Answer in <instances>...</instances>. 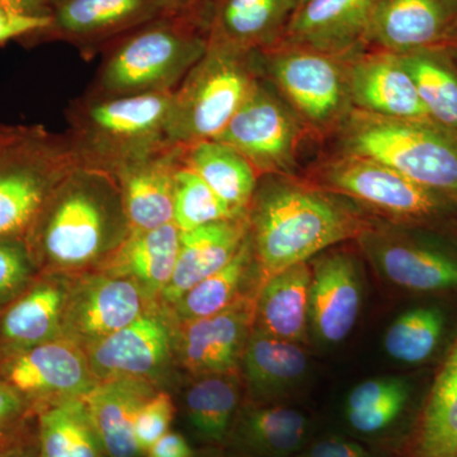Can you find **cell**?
Segmentation results:
<instances>
[{"label": "cell", "mask_w": 457, "mask_h": 457, "mask_svg": "<svg viewBox=\"0 0 457 457\" xmlns=\"http://www.w3.org/2000/svg\"><path fill=\"white\" fill-rule=\"evenodd\" d=\"M248 218L261 282L357 239L372 222L348 198L281 174L258 180Z\"/></svg>", "instance_id": "obj_1"}, {"label": "cell", "mask_w": 457, "mask_h": 457, "mask_svg": "<svg viewBox=\"0 0 457 457\" xmlns=\"http://www.w3.org/2000/svg\"><path fill=\"white\" fill-rule=\"evenodd\" d=\"M121 197L112 174L80 162L47 201L26 243L60 269L83 267L112 245L116 203Z\"/></svg>", "instance_id": "obj_2"}, {"label": "cell", "mask_w": 457, "mask_h": 457, "mask_svg": "<svg viewBox=\"0 0 457 457\" xmlns=\"http://www.w3.org/2000/svg\"><path fill=\"white\" fill-rule=\"evenodd\" d=\"M99 97L173 93L209 47L194 7L170 11L112 42Z\"/></svg>", "instance_id": "obj_3"}, {"label": "cell", "mask_w": 457, "mask_h": 457, "mask_svg": "<svg viewBox=\"0 0 457 457\" xmlns=\"http://www.w3.org/2000/svg\"><path fill=\"white\" fill-rule=\"evenodd\" d=\"M342 154L387 165L457 204V132L431 120L352 110L338 128Z\"/></svg>", "instance_id": "obj_4"}, {"label": "cell", "mask_w": 457, "mask_h": 457, "mask_svg": "<svg viewBox=\"0 0 457 457\" xmlns=\"http://www.w3.org/2000/svg\"><path fill=\"white\" fill-rule=\"evenodd\" d=\"M258 66V51L209 40L206 53L173 92L168 141L186 147L215 140L260 77Z\"/></svg>", "instance_id": "obj_5"}, {"label": "cell", "mask_w": 457, "mask_h": 457, "mask_svg": "<svg viewBox=\"0 0 457 457\" xmlns=\"http://www.w3.org/2000/svg\"><path fill=\"white\" fill-rule=\"evenodd\" d=\"M171 104L173 93L99 97L78 113L71 144L82 163L110 171L170 144Z\"/></svg>", "instance_id": "obj_6"}, {"label": "cell", "mask_w": 457, "mask_h": 457, "mask_svg": "<svg viewBox=\"0 0 457 457\" xmlns=\"http://www.w3.org/2000/svg\"><path fill=\"white\" fill-rule=\"evenodd\" d=\"M79 163L71 141L26 126L0 152V237L26 240L55 189Z\"/></svg>", "instance_id": "obj_7"}, {"label": "cell", "mask_w": 457, "mask_h": 457, "mask_svg": "<svg viewBox=\"0 0 457 457\" xmlns=\"http://www.w3.org/2000/svg\"><path fill=\"white\" fill-rule=\"evenodd\" d=\"M319 186L384 216L393 224L436 228L457 216V204L393 168L339 154L319 171Z\"/></svg>", "instance_id": "obj_8"}, {"label": "cell", "mask_w": 457, "mask_h": 457, "mask_svg": "<svg viewBox=\"0 0 457 457\" xmlns=\"http://www.w3.org/2000/svg\"><path fill=\"white\" fill-rule=\"evenodd\" d=\"M269 80L314 131L339 128L352 111L345 57L278 44L258 51Z\"/></svg>", "instance_id": "obj_9"}, {"label": "cell", "mask_w": 457, "mask_h": 457, "mask_svg": "<svg viewBox=\"0 0 457 457\" xmlns=\"http://www.w3.org/2000/svg\"><path fill=\"white\" fill-rule=\"evenodd\" d=\"M305 128L275 86L258 77L215 140L234 147L263 176H293Z\"/></svg>", "instance_id": "obj_10"}, {"label": "cell", "mask_w": 457, "mask_h": 457, "mask_svg": "<svg viewBox=\"0 0 457 457\" xmlns=\"http://www.w3.org/2000/svg\"><path fill=\"white\" fill-rule=\"evenodd\" d=\"M427 228L371 222L357 237L372 266L390 284L417 293L457 288V253Z\"/></svg>", "instance_id": "obj_11"}, {"label": "cell", "mask_w": 457, "mask_h": 457, "mask_svg": "<svg viewBox=\"0 0 457 457\" xmlns=\"http://www.w3.org/2000/svg\"><path fill=\"white\" fill-rule=\"evenodd\" d=\"M143 288L130 278L97 275L66 295L62 337L86 348L122 329L150 308Z\"/></svg>", "instance_id": "obj_12"}, {"label": "cell", "mask_w": 457, "mask_h": 457, "mask_svg": "<svg viewBox=\"0 0 457 457\" xmlns=\"http://www.w3.org/2000/svg\"><path fill=\"white\" fill-rule=\"evenodd\" d=\"M176 338L167 315L149 308L129 326L84 351L98 381L122 378L152 381L170 362Z\"/></svg>", "instance_id": "obj_13"}, {"label": "cell", "mask_w": 457, "mask_h": 457, "mask_svg": "<svg viewBox=\"0 0 457 457\" xmlns=\"http://www.w3.org/2000/svg\"><path fill=\"white\" fill-rule=\"evenodd\" d=\"M0 378L25 398H83L98 383L86 351L64 337L9 354Z\"/></svg>", "instance_id": "obj_14"}, {"label": "cell", "mask_w": 457, "mask_h": 457, "mask_svg": "<svg viewBox=\"0 0 457 457\" xmlns=\"http://www.w3.org/2000/svg\"><path fill=\"white\" fill-rule=\"evenodd\" d=\"M352 110L396 120H429L413 79L395 54L361 50L345 57Z\"/></svg>", "instance_id": "obj_15"}, {"label": "cell", "mask_w": 457, "mask_h": 457, "mask_svg": "<svg viewBox=\"0 0 457 457\" xmlns=\"http://www.w3.org/2000/svg\"><path fill=\"white\" fill-rule=\"evenodd\" d=\"M182 154V146L168 144L108 171L119 186L129 230L173 222L174 182Z\"/></svg>", "instance_id": "obj_16"}, {"label": "cell", "mask_w": 457, "mask_h": 457, "mask_svg": "<svg viewBox=\"0 0 457 457\" xmlns=\"http://www.w3.org/2000/svg\"><path fill=\"white\" fill-rule=\"evenodd\" d=\"M170 11L171 0H55L53 26L46 33L90 50Z\"/></svg>", "instance_id": "obj_17"}, {"label": "cell", "mask_w": 457, "mask_h": 457, "mask_svg": "<svg viewBox=\"0 0 457 457\" xmlns=\"http://www.w3.org/2000/svg\"><path fill=\"white\" fill-rule=\"evenodd\" d=\"M457 25V0H375L368 47L404 55L442 47Z\"/></svg>", "instance_id": "obj_18"}, {"label": "cell", "mask_w": 457, "mask_h": 457, "mask_svg": "<svg viewBox=\"0 0 457 457\" xmlns=\"http://www.w3.org/2000/svg\"><path fill=\"white\" fill-rule=\"evenodd\" d=\"M312 270L311 333L321 345H339L351 335L362 306L359 264L348 252L332 251L319 254Z\"/></svg>", "instance_id": "obj_19"}, {"label": "cell", "mask_w": 457, "mask_h": 457, "mask_svg": "<svg viewBox=\"0 0 457 457\" xmlns=\"http://www.w3.org/2000/svg\"><path fill=\"white\" fill-rule=\"evenodd\" d=\"M254 302L245 295L218 314L179 324L176 350L185 368L201 376L234 372L253 328Z\"/></svg>", "instance_id": "obj_20"}, {"label": "cell", "mask_w": 457, "mask_h": 457, "mask_svg": "<svg viewBox=\"0 0 457 457\" xmlns=\"http://www.w3.org/2000/svg\"><path fill=\"white\" fill-rule=\"evenodd\" d=\"M302 0H196L194 9L209 40L246 51L269 50L284 40Z\"/></svg>", "instance_id": "obj_21"}, {"label": "cell", "mask_w": 457, "mask_h": 457, "mask_svg": "<svg viewBox=\"0 0 457 457\" xmlns=\"http://www.w3.org/2000/svg\"><path fill=\"white\" fill-rule=\"evenodd\" d=\"M375 0H302L281 44L335 56L368 49Z\"/></svg>", "instance_id": "obj_22"}, {"label": "cell", "mask_w": 457, "mask_h": 457, "mask_svg": "<svg viewBox=\"0 0 457 457\" xmlns=\"http://www.w3.org/2000/svg\"><path fill=\"white\" fill-rule=\"evenodd\" d=\"M251 234L248 215L180 231L179 251L162 299L173 306L189 288L227 266Z\"/></svg>", "instance_id": "obj_23"}, {"label": "cell", "mask_w": 457, "mask_h": 457, "mask_svg": "<svg viewBox=\"0 0 457 457\" xmlns=\"http://www.w3.org/2000/svg\"><path fill=\"white\" fill-rule=\"evenodd\" d=\"M154 394L152 381L122 378L98 381L83 396L108 456L141 455L135 440V422L140 409Z\"/></svg>", "instance_id": "obj_24"}, {"label": "cell", "mask_w": 457, "mask_h": 457, "mask_svg": "<svg viewBox=\"0 0 457 457\" xmlns=\"http://www.w3.org/2000/svg\"><path fill=\"white\" fill-rule=\"evenodd\" d=\"M312 278V266L305 262L262 281L255 294L252 329L305 345L311 335Z\"/></svg>", "instance_id": "obj_25"}, {"label": "cell", "mask_w": 457, "mask_h": 457, "mask_svg": "<svg viewBox=\"0 0 457 457\" xmlns=\"http://www.w3.org/2000/svg\"><path fill=\"white\" fill-rule=\"evenodd\" d=\"M179 234L174 222L152 230H129L104 262V273L132 279L150 300L162 296L176 267Z\"/></svg>", "instance_id": "obj_26"}, {"label": "cell", "mask_w": 457, "mask_h": 457, "mask_svg": "<svg viewBox=\"0 0 457 457\" xmlns=\"http://www.w3.org/2000/svg\"><path fill=\"white\" fill-rule=\"evenodd\" d=\"M303 345L252 329L240 363L255 399L275 403L303 383L309 371Z\"/></svg>", "instance_id": "obj_27"}, {"label": "cell", "mask_w": 457, "mask_h": 457, "mask_svg": "<svg viewBox=\"0 0 457 457\" xmlns=\"http://www.w3.org/2000/svg\"><path fill=\"white\" fill-rule=\"evenodd\" d=\"M311 428L303 411L262 403L246 409L230 432L237 449L249 457H294L308 444Z\"/></svg>", "instance_id": "obj_28"}, {"label": "cell", "mask_w": 457, "mask_h": 457, "mask_svg": "<svg viewBox=\"0 0 457 457\" xmlns=\"http://www.w3.org/2000/svg\"><path fill=\"white\" fill-rule=\"evenodd\" d=\"M66 295L59 285L41 282L9 306L0 321L7 356L62 337Z\"/></svg>", "instance_id": "obj_29"}, {"label": "cell", "mask_w": 457, "mask_h": 457, "mask_svg": "<svg viewBox=\"0 0 457 457\" xmlns=\"http://www.w3.org/2000/svg\"><path fill=\"white\" fill-rule=\"evenodd\" d=\"M182 161L237 215H248L260 173L245 156L221 141L207 140L183 147Z\"/></svg>", "instance_id": "obj_30"}, {"label": "cell", "mask_w": 457, "mask_h": 457, "mask_svg": "<svg viewBox=\"0 0 457 457\" xmlns=\"http://www.w3.org/2000/svg\"><path fill=\"white\" fill-rule=\"evenodd\" d=\"M413 457H457V339L427 400Z\"/></svg>", "instance_id": "obj_31"}, {"label": "cell", "mask_w": 457, "mask_h": 457, "mask_svg": "<svg viewBox=\"0 0 457 457\" xmlns=\"http://www.w3.org/2000/svg\"><path fill=\"white\" fill-rule=\"evenodd\" d=\"M413 79L427 116L457 132V62L445 47L398 55Z\"/></svg>", "instance_id": "obj_32"}, {"label": "cell", "mask_w": 457, "mask_h": 457, "mask_svg": "<svg viewBox=\"0 0 457 457\" xmlns=\"http://www.w3.org/2000/svg\"><path fill=\"white\" fill-rule=\"evenodd\" d=\"M251 234L227 266L198 282L173 305L179 324L212 317L245 296L243 288L257 269Z\"/></svg>", "instance_id": "obj_33"}, {"label": "cell", "mask_w": 457, "mask_h": 457, "mask_svg": "<svg viewBox=\"0 0 457 457\" xmlns=\"http://www.w3.org/2000/svg\"><path fill=\"white\" fill-rule=\"evenodd\" d=\"M409 395L411 389L404 378H370L348 394L345 403V422L356 435H384L402 418Z\"/></svg>", "instance_id": "obj_34"}, {"label": "cell", "mask_w": 457, "mask_h": 457, "mask_svg": "<svg viewBox=\"0 0 457 457\" xmlns=\"http://www.w3.org/2000/svg\"><path fill=\"white\" fill-rule=\"evenodd\" d=\"M40 457H102L104 453L83 398H65L40 417Z\"/></svg>", "instance_id": "obj_35"}, {"label": "cell", "mask_w": 457, "mask_h": 457, "mask_svg": "<svg viewBox=\"0 0 457 457\" xmlns=\"http://www.w3.org/2000/svg\"><path fill=\"white\" fill-rule=\"evenodd\" d=\"M231 374L203 376L186 396L189 423L207 442H222L230 435L239 402V386Z\"/></svg>", "instance_id": "obj_36"}, {"label": "cell", "mask_w": 457, "mask_h": 457, "mask_svg": "<svg viewBox=\"0 0 457 457\" xmlns=\"http://www.w3.org/2000/svg\"><path fill=\"white\" fill-rule=\"evenodd\" d=\"M444 332L440 309L420 306L403 312L387 328L384 350L393 360L409 365L423 362L432 356Z\"/></svg>", "instance_id": "obj_37"}, {"label": "cell", "mask_w": 457, "mask_h": 457, "mask_svg": "<svg viewBox=\"0 0 457 457\" xmlns=\"http://www.w3.org/2000/svg\"><path fill=\"white\" fill-rule=\"evenodd\" d=\"M246 216V215H245ZM242 218L237 215L187 165H179L174 182L173 222L179 231Z\"/></svg>", "instance_id": "obj_38"}, {"label": "cell", "mask_w": 457, "mask_h": 457, "mask_svg": "<svg viewBox=\"0 0 457 457\" xmlns=\"http://www.w3.org/2000/svg\"><path fill=\"white\" fill-rule=\"evenodd\" d=\"M33 257L22 237H0V303L23 290L32 275Z\"/></svg>", "instance_id": "obj_39"}, {"label": "cell", "mask_w": 457, "mask_h": 457, "mask_svg": "<svg viewBox=\"0 0 457 457\" xmlns=\"http://www.w3.org/2000/svg\"><path fill=\"white\" fill-rule=\"evenodd\" d=\"M173 413V403L167 393H155L143 405L135 422V440L141 453H147L168 433Z\"/></svg>", "instance_id": "obj_40"}, {"label": "cell", "mask_w": 457, "mask_h": 457, "mask_svg": "<svg viewBox=\"0 0 457 457\" xmlns=\"http://www.w3.org/2000/svg\"><path fill=\"white\" fill-rule=\"evenodd\" d=\"M53 26V14L29 13L21 9L0 5V46L16 38L47 32Z\"/></svg>", "instance_id": "obj_41"}, {"label": "cell", "mask_w": 457, "mask_h": 457, "mask_svg": "<svg viewBox=\"0 0 457 457\" xmlns=\"http://www.w3.org/2000/svg\"><path fill=\"white\" fill-rule=\"evenodd\" d=\"M294 457H371L368 450L351 438L327 436L308 442Z\"/></svg>", "instance_id": "obj_42"}, {"label": "cell", "mask_w": 457, "mask_h": 457, "mask_svg": "<svg viewBox=\"0 0 457 457\" xmlns=\"http://www.w3.org/2000/svg\"><path fill=\"white\" fill-rule=\"evenodd\" d=\"M25 399L0 378V437L22 416Z\"/></svg>", "instance_id": "obj_43"}, {"label": "cell", "mask_w": 457, "mask_h": 457, "mask_svg": "<svg viewBox=\"0 0 457 457\" xmlns=\"http://www.w3.org/2000/svg\"><path fill=\"white\" fill-rule=\"evenodd\" d=\"M194 451L187 440L176 432L165 433L149 450L147 457H192Z\"/></svg>", "instance_id": "obj_44"}, {"label": "cell", "mask_w": 457, "mask_h": 457, "mask_svg": "<svg viewBox=\"0 0 457 457\" xmlns=\"http://www.w3.org/2000/svg\"><path fill=\"white\" fill-rule=\"evenodd\" d=\"M55 0H0V5L21 9L33 14L50 16L53 14Z\"/></svg>", "instance_id": "obj_45"}, {"label": "cell", "mask_w": 457, "mask_h": 457, "mask_svg": "<svg viewBox=\"0 0 457 457\" xmlns=\"http://www.w3.org/2000/svg\"><path fill=\"white\" fill-rule=\"evenodd\" d=\"M26 126L0 125V152L22 134Z\"/></svg>", "instance_id": "obj_46"}, {"label": "cell", "mask_w": 457, "mask_h": 457, "mask_svg": "<svg viewBox=\"0 0 457 457\" xmlns=\"http://www.w3.org/2000/svg\"><path fill=\"white\" fill-rule=\"evenodd\" d=\"M446 49L447 53L450 54L451 56L457 62V25L455 29H453L449 38H447L446 42H445L444 46Z\"/></svg>", "instance_id": "obj_47"}, {"label": "cell", "mask_w": 457, "mask_h": 457, "mask_svg": "<svg viewBox=\"0 0 457 457\" xmlns=\"http://www.w3.org/2000/svg\"><path fill=\"white\" fill-rule=\"evenodd\" d=\"M171 2H173L174 11H180V9L192 7L196 0H171Z\"/></svg>", "instance_id": "obj_48"}]
</instances>
